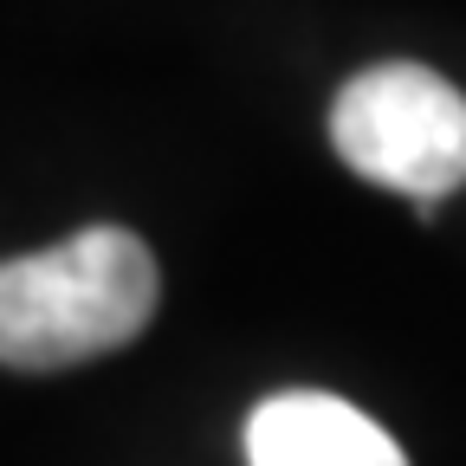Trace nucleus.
<instances>
[{
    "mask_svg": "<svg viewBox=\"0 0 466 466\" xmlns=\"http://www.w3.org/2000/svg\"><path fill=\"white\" fill-rule=\"evenodd\" d=\"M162 299L156 259L124 227H85L26 259H0V363L66 370L124 350Z\"/></svg>",
    "mask_w": 466,
    "mask_h": 466,
    "instance_id": "nucleus-1",
    "label": "nucleus"
},
{
    "mask_svg": "<svg viewBox=\"0 0 466 466\" xmlns=\"http://www.w3.org/2000/svg\"><path fill=\"white\" fill-rule=\"evenodd\" d=\"M330 149L363 182L434 208L466 182V97L428 66H370L330 104Z\"/></svg>",
    "mask_w": 466,
    "mask_h": 466,
    "instance_id": "nucleus-2",
    "label": "nucleus"
},
{
    "mask_svg": "<svg viewBox=\"0 0 466 466\" xmlns=\"http://www.w3.org/2000/svg\"><path fill=\"white\" fill-rule=\"evenodd\" d=\"M247 466H408V453L343 395L291 389L253 408Z\"/></svg>",
    "mask_w": 466,
    "mask_h": 466,
    "instance_id": "nucleus-3",
    "label": "nucleus"
}]
</instances>
